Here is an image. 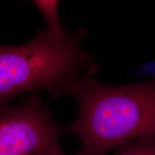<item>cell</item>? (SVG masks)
Masks as SVG:
<instances>
[{"mask_svg": "<svg viewBox=\"0 0 155 155\" xmlns=\"http://www.w3.org/2000/svg\"><path fill=\"white\" fill-rule=\"evenodd\" d=\"M33 3L43 15L47 22V30L56 34L61 35L66 32L62 27L58 16L59 2L53 0H36L33 1Z\"/></svg>", "mask_w": 155, "mask_h": 155, "instance_id": "obj_4", "label": "cell"}, {"mask_svg": "<svg viewBox=\"0 0 155 155\" xmlns=\"http://www.w3.org/2000/svg\"><path fill=\"white\" fill-rule=\"evenodd\" d=\"M63 133L38 94L17 105L0 103V155H63Z\"/></svg>", "mask_w": 155, "mask_h": 155, "instance_id": "obj_3", "label": "cell"}, {"mask_svg": "<svg viewBox=\"0 0 155 155\" xmlns=\"http://www.w3.org/2000/svg\"><path fill=\"white\" fill-rule=\"evenodd\" d=\"M63 155H68V154H63ZM71 155H84L83 154V152H81V151H80V152H77V153H75V154H71Z\"/></svg>", "mask_w": 155, "mask_h": 155, "instance_id": "obj_6", "label": "cell"}, {"mask_svg": "<svg viewBox=\"0 0 155 155\" xmlns=\"http://www.w3.org/2000/svg\"><path fill=\"white\" fill-rule=\"evenodd\" d=\"M112 155H155V137L128 141L116 147Z\"/></svg>", "mask_w": 155, "mask_h": 155, "instance_id": "obj_5", "label": "cell"}, {"mask_svg": "<svg viewBox=\"0 0 155 155\" xmlns=\"http://www.w3.org/2000/svg\"><path fill=\"white\" fill-rule=\"evenodd\" d=\"M86 31L56 34L46 29L27 43L0 45V103L37 90L53 98L69 94L80 79L98 70L91 55L81 47Z\"/></svg>", "mask_w": 155, "mask_h": 155, "instance_id": "obj_2", "label": "cell"}, {"mask_svg": "<svg viewBox=\"0 0 155 155\" xmlns=\"http://www.w3.org/2000/svg\"><path fill=\"white\" fill-rule=\"evenodd\" d=\"M69 95L76 98L79 114L65 132L80 140L84 155H107L128 141L155 137V78L111 86L87 76Z\"/></svg>", "mask_w": 155, "mask_h": 155, "instance_id": "obj_1", "label": "cell"}]
</instances>
